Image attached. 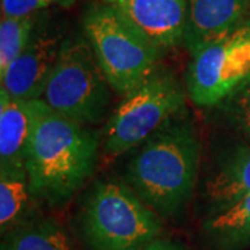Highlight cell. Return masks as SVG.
I'll return each mask as SVG.
<instances>
[{
	"instance_id": "obj_2",
	"label": "cell",
	"mask_w": 250,
	"mask_h": 250,
	"mask_svg": "<svg viewBox=\"0 0 250 250\" xmlns=\"http://www.w3.org/2000/svg\"><path fill=\"white\" fill-rule=\"evenodd\" d=\"M100 136L56 113L41 99L27 154L29 189L36 203L60 207L96 170Z\"/></svg>"
},
{
	"instance_id": "obj_8",
	"label": "cell",
	"mask_w": 250,
	"mask_h": 250,
	"mask_svg": "<svg viewBox=\"0 0 250 250\" xmlns=\"http://www.w3.org/2000/svg\"><path fill=\"white\" fill-rule=\"evenodd\" d=\"M62 41V31L47 25L42 18L25 50L0 75L1 89L11 98L42 99L59 59Z\"/></svg>"
},
{
	"instance_id": "obj_12",
	"label": "cell",
	"mask_w": 250,
	"mask_h": 250,
	"mask_svg": "<svg viewBox=\"0 0 250 250\" xmlns=\"http://www.w3.org/2000/svg\"><path fill=\"white\" fill-rule=\"evenodd\" d=\"M41 99L11 98L0 89V168L25 170Z\"/></svg>"
},
{
	"instance_id": "obj_6",
	"label": "cell",
	"mask_w": 250,
	"mask_h": 250,
	"mask_svg": "<svg viewBox=\"0 0 250 250\" xmlns=\"http://www.w3.org/2000/svg\"><path fill=\"white\" fill-rule=\"evenodd\" d=\"M187 88L170 71H156L123 98L103 131V152L120 156L139 147L175 117L187 102Z\"/></svg>"
},
{
	"instance_id": "obj_20",
	"label": "cell",
	"mask_w": 250,
	"mask_h": 250,
	"mask_svg": "<svg viewBox=\"0 0 250 250\" xmlns=\"http://www.w3.org/2000/svg\"><path fill=\"white\" fill-rule=\"evenodd\" d=\"M249 3H250V0H249Z\"/></svg>"
},
{
	"instance_id": "obj_13",
	"label": "cell",
	"mask_w": 250,
	"mask_h": 250,
	"mask_svg": "<svg viewBox=\"0 0 250 250\" xmlns=\"http://www.w3.org/2000/svg\"><path fill=\"white\" fill-rule=\"evenodd\" d=\"M205 243L211 250H246L250 248V195L202 225Z\"/></svg>"
},
{
	"instance_id": "obj_5",
	"label": "cell",
	"mask_w": 250,
	"mask_h": 250,
	"mask_svg": "<svg viewBox=\"0 0 250 250\" xmlns=\"http://www.w3.org/2000/svg\"><path fill=\"white\" fill-rule=\"evenodd\" d=\"M111 92L86 38H64L42 100L56 113L93 126L107 114Z\"/></svg>"
},
{
	"instance_id": "obj_1",
	"label": "cell",
	"mask_w": 250,
	"mask_h": 250,
	"mask_svg": "<svg viewBox=\"0 0 250 250\" xmlns=\"http://www.w3.org/2000/svg\"><path fill=\"white\" fill-rule=\"evenodd\" d=\"M200 160L195 125L172 117L139 146L126 164L125 184L160 217L175 218L195 195Z\"/></svg>"
},
{
	"instance_id": "obj_10",
	"label": "cell",
	"mask_w": 250,
	"mask_h": 250,
	"mask_svg": "<svg viewBox=\"0 0 250 250\" xmlns=\"http://www.w3.org/2000/svg\"><path fill=\"white\" fill-rule=\"evenodd\" d=\"M203 178L202 195L208 215L217 214L249 196L250 142L242 139L224 147Z\"/></svg>"
},
{
	"instance_id": "obj_17",
	"label": "cell",
	"mask_w": 250,
	"mask_h": 250,
	"mask_svg": "<svg viewBox=\"0 0 250 250\" xmlns=\"http://www.w3.org/2000/svg\"><path fill=\"white\" fill-rule=\"evenodd\" d=\"M228 124L250 142V77L220 104Z\"/></svg>"
},
{
	"instance_id": "obj_4",
	"label": "cell",
	"mask_w": 250,
	"mask_h": 250,
	"mask_svg": "<svg viewBox=\"0 0 250 250\" xmlns=\"http://www.w3.org/2000/svg\"><path fill=\"white\" fill-rule=\"evenodd\" d=\"M82 29L113 92L124 98L157 71L161 52L117 10L95 1L82 16Z\"/></svg>"
},
{
	"instance_id": "obj_15",
	"label": "cell",
	"mask_w": 250,
	"mask_h": 250,
	"mask_svg": "<svg viewBox=\"0 0 250 250\" xmlns=\"http://www.w3.org/2000/svg\"><path fill=\"white\" fill-rule=\"evenodd\" d=\"M32 197L25 170L0 168V231L1 236L34 218Z\"/></svg>"
},
{
	"instance_id": "obj_7",
	"label": "cell",
	"mask_w": 250,
	"mask_h": 250,
	"mask_svg": "<svg viewBox=\"0 0 250 250\" xmlns=\"http://www.w3.org/2000/svg\"><path fill=\"white\" fill-rule=\"evenodd\" d=\"M250 77V20L192 56L185 77L188 98L200 107L220 106Z\"/></svg>"
},
{
	"instance_id": "obj_9",
	"label": "cell",
	"mask_w": 250,
	"mask_h": 250,
	"mask_svg": "<svg viewBox=\"0 0 250 250\" xmlns=\"http://www.w3.org/2000/svg\"><path fill=\"white\" fill-rule=\"evenodd\" d=\"M117 10L161 52L182 43L188 0H100Z\"/></svg>"
},
{
	"instance_id": "obj_14",
	"label": "cell",
	"mask_w": 250,
	"mask_h": 250,
	"mask_svg": "<svg viewBox=\"0 0 250 250\" xmlns=\"http://www.w3.org/2000/svg\"><path fill=\"white\" fill-rule=\"evenodd\" d=\"M0 250H80L70 232L53 217L35 215L1 236Z\"/></svg>"
},
{
	"instance_id": "obj_3",
	"label": "cell",
	"mask_w": 250,
	"mask_h": 250,
	"mask_svg": "<svg viewBox=\"0 0 250 250\" xmlns=\"http://www.w3.org/2000/svg\"><path fill=\"white\" fill-rule=\"evenodd\" d=\"M88 250H142L161 238V217L126 184L99 179L92 184L77 217Z\"/></svg>"
},
{
	"instance_id": "obj_11",
	"label": "cell",
	"mask_w": 250,
	"mask_h": 250,
	"mask_svg": "<svg viewBox=\"0 0 250 250\" xmlns=\"http://www.w3.org/2000/svg\"><path fill=\"white\" fill-rule=\"evenodd\" d=\"M249 0H188L182 43L195 56L248 22Z\"/></svg>"
},
{
	"instance_id": "obj_16",
	"label": "cell",
	"mask_w": 250,
	"mask_h": 250,
	"mask_svg": "<svg viewBox=\"0 0 250 250\" xmlns=\"http://www.w3.org/2000/svg\"><path fill=\"white\" fill-rule=\"evenodd\" d=\"M42 17L35 13L25 17H1L0 22V75L25 50Z\"/></svg>"
},
{
	"instance_id": "obj_19",
	"label": "cell",
	"mask_w": 250,
	"mask_h": 250,
	"mask_svg": "<svg viewBox=\"0 0 250 250\" xmlns=\"http://www.w3.org/2000/svg\"><path fill=\"white\" fill-rule=\"evenodd\" d=\"M142 250H187L181 243L178 242L171 241V239H164L159 238L156 241H153L150 245H147Z\"/></svg>"
},
{
	"instance_id": "obj_18",
	"label": "cell",
	"mask_w": 250,
	"mask_h": 250,
	"mask_svg": "<svg viewBox=\"0 0 250 250\" xmlns=\"http://www.w3.org/2000/svg\"><path fill=\"white\" fill-rule=\"evenodd\" d=\"M75 0H1V17H25L52 4L68 6Z\"/></svg>"
}]
</instances>
